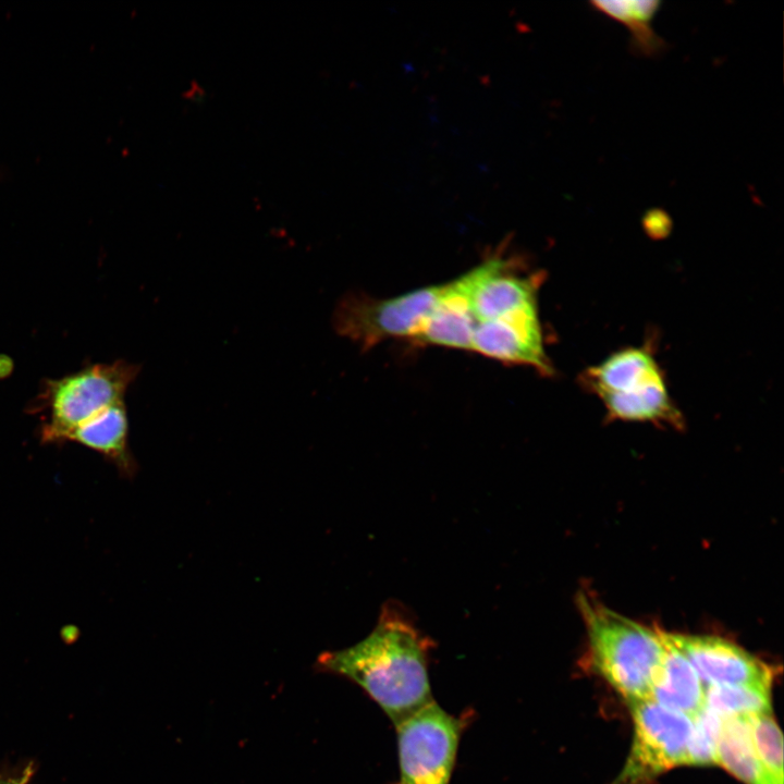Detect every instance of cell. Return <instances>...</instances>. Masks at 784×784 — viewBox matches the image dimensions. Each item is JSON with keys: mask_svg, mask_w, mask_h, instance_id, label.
<instances>
[{"mask_svg": "<svg viewBox=\"0 0 784 784\" xmlns=\"http://www.w3.org/2000/svg\"><path fill=\"white\" fill-rule=\"evenodd\" d=\"M716 764L745 784H771L755 750L749 716L724 719L721 730Z\"/></svg>", "mask_w": 784, "mask_h": 784, "instance_id": "obj_14", "label": "cell"}, {"mask_svg": "<svg viewBox=\"0 0 784 784\" xmlns=\"http://www.w3.org/2000/svg\"><path fill=\"white\" fill-rule=\"evenodd\" d=\"M591 7L601 14L624 25L635 50L646 57H653L664 50V40L656 33L652 21L661 2L657 0H607L591 1Z\"/></svg>", "mask_w": 784, "mask_h": 784, "instance_id": "obj_15", "label": "cell"}, {"mask_svg": "<svg viewBox=\"0 0 784 784\" xmlns=\"http://www.w3.org/2000/svg\"><path fill=\"white\" fill-rule=\"evenodd\" d=\"M514 258L494 254L457 278L477 321L493 320L537 304L540 274L522 275Z\"/></svg>", "mask_w": 784, "mask_h": 784, "instance_id": "obj_8", "label": "cell"}, {"mask_svg": "<svg viewBox=\"0 0 784 784\" xmlns=\"http://www.w3.org/2000/svg\"><path fill=\"white\" fill-rule=\"evenodd\" d=\"M477 323L469 298L455 279L444 284L436 307L412 340L424 345L470 350Z\"/></svg>", "mask_w": 784, "mask_h": 784, "instance_id": "obj_12", "label": "cell"}, {"mask_svg": "<svg viewBox=\"0 0 784 784\" xmlns=\"http://www.w3.org/2000/svg\"><path fill=\"white\" fill-rule=\"evenodd\" d=\"M584 382L612 419L675 426L682 421L662 370L645 347L632 346L612 353L586 369Z\"/></svg>", "mask_w": 784, "mask_h": 784, "instance_id": "obj_3", "label": "cell"}, {"mask_svg": "<svg viewBox=\"0 0 784 784\" xmlns=\"http://www.w3.org/2000/svg\"><path fill=\"white\" fill-rule=\"evenodd\" d=\"M754 747L771 784H783V740L771 712L749 716Z\"/></svg>", "mask_w": 784, "mask_h": 784, "instance_id": "obj_17", "label": "cell"}, {"mask_svg": "<svg viewBox=\"0 0 784 784\" xmlns=\"http://www.w3.org/2000/svg\"><path fill=\"white\" fill-rule=\"evenodd\" d=\"M577 605L595 670L628 703L649 699L664 652L662 630L630 620L584 591L577 596Z\"/></svg>", "mask_w": 784, "mask_h": 784, "instance_id": "obj_2", "label": "cell"}, {"mask_svg": "<svg viewBox=\"0 0 784 784\" xmlns=\"http://www.w3.org/2000/svg\"><path fill=\"white\" fill-rule=\"evenodd\" d=\"M140 367L125 360L94 364L57 379H46L28 412L40 414V438L46 443L65 442L81 424L124 394Z\"/></svg>", "mask_w": 784, "mask_h": 784, "instance_id": "obj_4", "label": "cell"}, {"mask_svg": "<svg viewBox=\"0 0 784 784\" xmlns=\"http://www.w3.org/2000/svg\"><path fill=\"white\" fill-rule=\"evenodd\" d=\"M65 441H73L102 454L123 474L131 476L136 462L128 448V419L124 401L102 409L73 429Z\"/></svg>", "mask_w": 784, "mask_h": 784, "instance_id": "obj_13", "label": "cell"}, {"mask_svg": "<svg viewBox=\"0 0 784 784\" xmlns=\"http://www.w3.org/2000/svg\"><path fill=\"white\" fill-rule=\"evenodd\" d=\"M694 666L703 686L760 685L771 687L773 670L739 646L718 636L667 633Z\"/></svg>", "mask_w": 784, "mask_h": 784, "instance_id": "obj_10", "label": "cell"}, {"mask_svg": "<svg viewBox=\"0 0 784 784\" xmlns=\"http://www.w3.org/2000/svg\"><path fill=\"white\" fill-rule=\"evenodd\" d=\"M433 647L409 610L389 600L367 637L352 647L322 652L316 669L360 686L396 726L433 700L428 676Z\"/></svg>", "mask_w": 784, "mask_h": 784, "instance_id": "obj_1", "label": "cell"}, {"mask_svg": "<svg viewBox=\"0 0 784 784\" xmlns=\"http://www.w3.org/2000/svg\"><path fill=\"white\" fill-rule=\"evenodd\" d=\"M634 739L626 763L612 784H647L676 765L686 764L693 720L649 699L629 703Z\"/></svg>", "mask_w": 784, "mask_h": 784, "instance_id": "obj_7", "label": "cell"}, {"mask_svg": "<svg viewBox=\"0 0 784 784\" xmlns=\"http://www.w3.org/2000/svg\"><path fill=\"white\" fill-rule=\"evenodd\" d=\"M32 775V770L27 768L19 776H0V784H27Z\"/></svg>", "mask_w": 784, "mask_h": 784, "instance_id": "obj_19", "label": "cell"}, {"mask_svg": "<svg viewBox=\"0 0 784 784\" xmlns=\"http://www.w3.org/2000/svg\"><path fill=\"white\" fill-rule=\"evenodd\" d=\"M470 350L505 364L534 367L542 375L552 373L537 304L493 320L478 321Z\"/></svg>", "mask_w": 784, "mask_h": 784, "instance_id": "obj_9", "label": "cell"}, {"mask_svg": "<svg viewBox=\"0 0 784 784\" xmlns=\"http://www.w3.org/2000/svg\"><path fill=\"white\" fill-rule=\"evenodd\" d=\"M471 712L455 716L434 700L397 724L400 779L395 784H450Z\"/></svg>", "mask_w": 784, "mask_h": 784, "instance_id": "obj_6", "label": "cell"}, {"mask_svg": "<svg viewBox=\"0 0 784 784\" xmlns=\"http://www.w3.org/2000/svg\"><path fill=\"white\" fill-rule=\"evenodd\" d=\"M693 726L687 746L686 764L716 763L718 744L724 719L703 707L691 718Z\"/></svg>", "mask_w": 784, "mask_h": 784, "instance_id": "obj_18", "label": "cell"}, {"mask_svg": "<svg viewBox=\"0 0 784 784\" xmlns=\"http://www.w3.org/2000/svg\"><path fill=\"white\" fill-rule=\"evenodd\" d=\"M703 705L723 719L771 712L770 687L712 685L705 687Z\"/></svg>", "mask_w": 784, "mask_h": 784, "instance_id": "obj_16", "label": "cell"}, {"mask_svg": "<svg viewBox=\"0 0 784 784\" xmlns=\"http://www.w3.org/2000/svg\"><path fill=\"white\" fill-rule=\"evenodd\" d=\"M664 652L652 679L649 700L693 718L705 702V686L688 659L662 630Z\"/></svg>", "mask_w": 784, "mask_h": 784, "instance_id": "obj_11", "label": "cell"}, {"mask_svg": "<svg viewBox=\"0 0 784 784\" xmlns=\"http://www.w3.org/2000/svg\"><path fill=\"white\" fill-rule=\"evenodd\" d=\"M443 289L444 284L430 285L389 298L350 293L335 307L333 327L364 350L388 339L412 340L436 307Z\"/></svg>", "mask_w": 784, "mask_h": 784, "instance_id": "obj_5", "label": "cell"}]
</instances>
